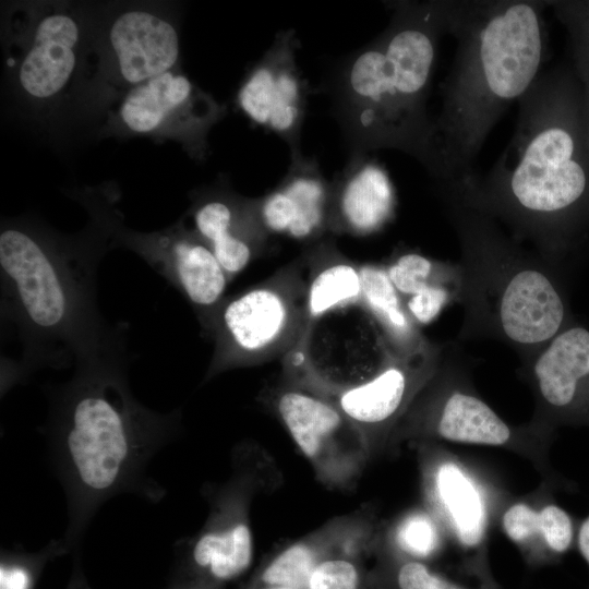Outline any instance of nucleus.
I'll return each mask as SVG.
<instances>
[{
    "label": "nucleus",
    "mask_w": 589,
    "mask_h": 589,
    "mask_svg": "<svg viewBox=\"0 0 589 589\" xmlns=\"http://www.w3.org/2000/svg\"><path fill=\"white\" fill-rule=\"evenodd\" d=\"M444 351L445 346L428 340L407 356L388 352L371 374L348 383L329 382L284 363L286 378L326 399L356 425L373 457L388 445L397 424L437 371Z\"/></svg>",
    "instance_id": "1a4fd4ad"
},
{
    "label": "nucleus",
    "mask_w": 589,
    "mask_h": 589,
    "mask_svg": "<svg viewBox=\"0 0 589 589\" xmlns=\"http://www.w3.org/2000/svg\"><path fill=\"white\" fill-rule=\"evenodd\" d=\"M555 16L565 26L570 44L572 62L580 79L584 93V112L589 145V31L570 0L550 1Z\"/></svg>",
    "instance_id": "c85d7f7f"
},
{
    "label": "nucleus",
    "mask_w": 589,
    "mask_h": 589,
    "mask_svg": "<svg viewBox=\"0 0 589 589\" xmlns=\"http://www.w3.org/2000/svg\"><path fill=\"white\" fill-rule=\"evenodd\" d=\"M549 1H448L447 34L457 43L419 163L438 192L470 185L494 124L540 75Z\"/></svg>",
    "instance_id": "f03ea898"
},
{
    "label": "nucleus",
    "mask_w": 589,
    "mask_h": 589,
    "mask_svg": "<svg viewBox=\"0 0 589 589\" xmlns=\"http://www.w3.org/2000/svg\"><path fill=\"white\" fill-rule=\"evenodd\" d=\"M1 589H27L29 576L22 567H1Z\"/></svg>",
    "instance_id": "2f4dec72"
},
{
    "label": "nucleus",
    "mask_w": 589,
    "mask_h": 589,
    "mask_svg": "<svg viewBox=\"0 0 589 589\" xmlns=\"http://www.w3.org/2000/svg\"><path fill=\"white\" fill-rule=\"evenodd\" d=\"M330 183L318 163L301 155L290 158L284 179L259 199V215L269 235L313 241L328 231Z\"/></svg>",
    "instance_id": "f3484780"
},
{
    "label": "nucleus",
    "mask_w": 589,
    "mask_h": 589,
    "mask_svg": "<svg viewBox=\"0 0 589 589\" xmlns=\"http://www.w3.org/2000/svg\"><path fill=\"white\" fill-rule=\"evenodd\" d=\"M193 230L209 245L231 280L266 248L269 233L259 215V199L242 197L226 187L194 197Z\"/></svg>",
    "instance_id": "dca6fc26"
},
{
    "label": "nucleus",
    "mask_w": 589,
    "mask_h": 589,
    "mask_svg": "<svg viewBox=\"0 0 589 589\" xmlns=\"http://www.w3.org/2000/svg\"><path fill=\"white\" fill-rule=\"evenodd\" d=\"M224 111L185 75L172 70L131 88L120 105L119 119L135 134L156 133L170 120L180 121L199 156L208 129Z\"/></svg>",
    "instance_id": "4468645a"
},
{
    "label": "nucleus",
    "mask_w": 589,
    "mask_h": 589,
    "mask_svg": "<svg viewBox=\"0 0 589 589\" xmlns=\"http://www.w3.org/2000/svg\"><path fill=\"white\" fill-rule=\"evenodd\" d=\"M460 244L458 339L493 338L522 364L574 323L560 263L522 248L494 217L464 200L441 196Z\"/></svg>",
    "instance_id": "39448f33"
},
{
    "label": "nucleus",
    "mask_w": 589,
    "mask_h": 589,
    "mask_svg": "<svg viewBox=\"0 0 589 589\" xmlns=\"http://www.w3.org/2000/svg\"><path fill=\"white\" fill-rule=\"evenodd\" d=\"M389 7L388 26L339 63L328 91L351 154L393 148L419 161L432 123L426 101L448 1Z\"/></svg>",
    "instance_id": "20e7f679"
},
{
    "label": "nucleus",
    "mask_w": 589,
    "mask_h": 589,
    "mask_svg": "<svg viewBox=\"0 0 589 589\" xmlns=\"http://www.w3.org/2000/svg\"><path fill=\"white\" fill-rule=\"evenodd\" d=\"M506 537L532 557L566 552L574 541V525L566 510L554 503L516 501L501 516Z\"/></svg>",
    "instance_id": "393cba45"
},
{
    "label": "nucleus",
    "mask_w": 589,
    "mask_h": 589,
    "mask_svg": "<svg viewBox=\"0 0 589 589\" xmlns=\"http://www.w3.org/2000/svg\"><path fill=\"white\" fill-rule=\"evenodd\" d=\"M453 354L444 351L437 371L397 424L388 445L416 440L493 446L544 467L551 432L530 421L513 425L502 419L474 390L466 368Z\"/></svg>",
    "instance_id": "6e6552de"
},
{
    "label": "nucleus",
    "mask_w": 589,
    "mask_h": 589,
    "mask_svg": "<svg viewBox=\"0 0 589 589\" xmlns=\"http://www.w3.org/2000/svg\"><path fill=\"white\" fill-rule=\"evenodd\" d=\"M570 2L589 31V0H570Z\"/></svg>",
    "instance_id": "72a5a7b5"
},
{
    "label": "nucleus",
    "mask_w": 589,
    "mask_h": 589,
    "mask_svg": "<svg viewBox=\"0 0 589 589\" xmlns=\"http://www.w3.org/2000/svg\"><path fill=\"white\" fill-rule=\"evenodd\" d=\"M443 527L424 509H412L400 516L387 532V549L395 560L424 562L443 545Z\"/></svg>",
    "instance_id": "bb28decb"
},
{
    "label": "nucleus",
    "mask_w": 589,
    "mask_h": 589,
    "mask_svg": "<svg viewBox=\"0 0 589 589\" xmlns=\"http://www.w3.org/2000/svg\"><path fill=\"white\" fill-rule=\"evenodd\" d=\"M390 575L396 589H468L414 560H395ZM481 589H496L483 586Z\"/></svg>",
    "instance_id": "c756f323"
},
{
    "label": "nucleus",
    "mask_w": 589,
    "mask_h": 589,
    "mask_svg": "<svg viewBox=\"0 0 589 589\" xmlns=\"http://www.w3.org/2000/svg\"><path fill=\"white\" fill-rule=\"evenodd\" d=\"M83 29L69 12L57 10L35 24L16 72L23 94L37 103L57 98L74 77Z\"/></svg>",
    "instance_id": "6ab92c4d"
},
{
    "label": "nucleus",
    "mask_w": 589,
    "mask_h": 589,
    "mask_svg": "<svg viewBox=\"0 0 589 589\" xmlns=\"http://www.w3.org/2000/svg\"><path fill=\"white\" fill-rule=\"evenodd\" d=\"M108 43L118 77L132 88L175 70L180 57L173 23L144 9L119 14L110 25Z\"/></svg>",
    "instance_id": "aec40b11"
},
{
    "label": "nucleus",
    "mask_w": 589,
    "mask_h": 589,
    "mask_svg": "<svg viewBox=\"0 0 589 589\" xmlns=\"http://www.w3.org/2000/svg\"><path fill=\"white\" fill-rule=\"evenodd\" d=\"M329 183V232L369 236L393 218L394 187L386 170L369 154H351Z\"/></svg>",
    "instance_id": "a211bd4d"
},
{
    "label": "nucleus",
    "mask_w": 589,
    "mask_h": 589,
    "mask_svg": "<svg viewBox=\"0 0 589 589\" xmlns=\"http://www.w3.org/2000/svg\"><path fill=\"white\" fill-rule=\"evenodd\" d=\"M515 132L484 176L452 195L562 264L589 235V145L573 62L540 73L518 100Z\"/></svg>",
    "instance_id": "f257e3e1"
},
{
    "label": "nucleus",
    "mask_w": 589,
    "mask_h": 589,
    "mask_svg": "<svg viewBox=\"0 0 589 589\" xmlns=\"http://www.w3.org/2000/svg\"><path fill=\"white\" fill-rule=\"evenodd\" d=\"M294 29L281 31L243 79L237 105L254 124L280 137L290 158L301 155V132L310 87L297 64Z\"/></svg>",
    "instance_id": "f8f14e48"
},
{
    "label": "nucleus",
    "mask_w": 589,
    "mask_h": 589,
    "mask_svg": "<svg viewBox=\"0 0 589 589\" xmlns=\"http://www.w3.org/2000/svg\"><path fill=\"white\" fill-rule=\"evenodd\" d=\"M378 541L374 538L335 552L312 572L305 589H378L381 582L372 578L363 564L364 554Z\"/></svg>",
    "instance_id": "cd10ccee"
},
{
    "label": "nucleus",
    "mask_w": 589,
    "mask_h": 589,
    "mask_svg": "<svg viewBox=\"0 0 589 589\" xmlns=\"http://www.w3.org/2000/svg\"><path fill=\"white\" fill-rule=\"evenodd\" d=\"M385 267L402 299L435 286H450L460 291L461 275L458 264L408 251L398 254Z\"/></svg>",
    "instance_id": "a878e982"
},
{
    "label": "nucleus",
    "mask_w": 589,
    "mask_h": 589,
    "mask_svg": "<svg viewBox=\"0 0 589 589\" xmlns=\"http://www.w3.org/2000/svg\"><path fill=\"white\" fill-rule=\"evenodd\" d=\"M577 543L580 554L589 565V516L581 522L578 529Z\"/></svg>",
    "instance_id": "473e14b6"
},
{
    "label": "nucleus",
    "mask_w": 589,
    "mask_h": 589,
    "mask_svg": "<svg viewBox=\"0 0 589 589\" xmlns=\"http://www.w3.org/2000/svg\"><path fill=\"white\" fill-rule=\"evenodd\" d=\"M272 405L321 482L342 490L354 485L372 456L362 434L346 416L288 378L274 390Z\"/></svg>",
    "instance_id": "9d476101"
},
{
    "label": "nucleus",
    "mask_w": 589,
    "mask_h": 589,
    "mask_svg": "<svg viewBox=\"0 0 589 589\" xmlns=\"http://www.w3.org/2000/svg\"><path fill=\"white\" fill-rule=\"evenodd\" d=\"M374 538L372 522L363 517L338 518L275 554L263 566L252 588L305 589L312 572L325 557Z\"/></svg>",
    "instance_id": "412c9836"
},
{
    "label": "nucleus",
    "mask_w": 589,
    "mask_h": 589,
    "mask_svg": "<svg viewBox=\"0 0 589 589\" xmlns=\"http://www.w3.org/2000/svg\"><path fill=\"white\" fill-rule=\"evenodd\" d=\"M309 271L305 255L267 280L223 300L202 326L214 341L205 380L285 357L299 345L308 329Z\"/></svg>",
    "instance_id": "0eeeda50"
},
{
    "label": "nucleus",
    "mask_w": 589,
    "mask_h": 589,
    "mask_svg": "<svg viewBox=\"0 0 589 589\" xmlns=\"http://www.w3.org/2000/svg\"><path fill=\"white\" fill-rule=\"evenodd\" d=\"M125 365V350L77 363L53 398L51 435L70 488L85 505L127 488L178 420L133 398Z\"/></svg>",
    "instance_id": "423d86ee"
},
{
    "label": "nucleus",
    "mask_w": 589,
    "mask_h": 589,
    "mask_svg": "<svg viewBox=\"0 0 589 589\" xmlns=\"http://www.w3.org/2000/svg\"><path fill=\"white\" fill-rule=\"evenodd\" d=\"M255 589H294V588H288V587H263V588H255Z\"/></svg>",
    "instance_id": "f704fd0d"
},
{
    "label": "nucleus",
    "mask_w": 589,
    "mask_h": 589,
    "mask_svg": "<svg viewBox=\"0 0 589 589\" xmlns=\"http://www.w3.org/2000/svg\"><path fill=\"white\" fill-rule=\"evenodd\" d=\"M306 257L310 266L306 291L308 333L315 323L329 314L361 306L362 281L360 265L340 254L332 243H318Z\"/></svg>",
    "instance_id": "5701e85b"
},
{
    "label": "nucleus",
    "mask_w": 589,
    "mask_h": 589,
    "mask_svg": "<svg viewBox=\"0 0 589 589\" xmlns=\"http://www.w3.org/2000/svg\"><path fill=\"white\" fill-rule=\"evenodd\" d=\"M536 408L531 423L548 432L589 423V329L573 323L522 364Z\"/></svg>",
    "instance_id": "ddd939ff"
},
{
    "label": "nucleus",
    "mask_w": 589,
    "mask_h": 589,
    "mask_svg": "<svg viewBox=\"0 0 589 589\" xmlns=\"http://www.w3.org/2000/svg\"><path fill=\"white\" fill-rule=\"evenodd\" d=\"M423 445L421 474L429 512L466 549L485 540L490 497L481 481L454 456Z\"/></svg>",
    "instance_id": "2eb2a0df"
},
{
    "label": "nucleus",
    "mask_w": 589,
    "mask_h": 589,
    "mask_svg": "<svg viewBox=\"0 0 589 589\" xmlns=\"http://www.w3.org/2000/svg\"><path fill=\"white\" fill-rule=\"evenodd\" d=\"M221 504L219 513L196 539L192 557L212 578L231 580L248 569L253 556V538L248 501L236 493Z\"/></svg>",
    "instance_id": "4be33fe9"
},
{
    "label": "nucleus",
    "mask_w": 589,
    "mask_h": 589,
    "mask_svg": "<svg viewBox=\"0 0 589 589\" xmlns=\"http://www.w3.org/2000/svg\"><path fill=\"white\" fill-rule=\"evenodd\" d=\"M115 245L140 255L192 305L203 326L225 299L230 281L209 245L183 223L165 230L141 233L105 216Z\"/></svg>",
    "instance_id": "9b49d317"
},
{
    "label": "nucleus",
    "mask_w": 589,
    "mask_h": 589,
    "mask_svg": "<svg viewBox=\"0 0 589 589\" xmlns=\"http://www.w3.org/2000/svg\"><path fill=\"white\" fill-rule=\"evenodd\" d=\"M361 306L371 317L387 349L394 356L419 350L429 339L408 313L404 299L392 284L384 265H360Z\"/></svg>",
    "instance_id": "b1692460"
},
{
    "label": "nucleus",
    "mask_w": 589,
    "mask_h": 589,
    "mask_svg": "<svg viewBox=\"0 0 589 589\" xmlns=\"http://www.w3.org/2000/svg\"><path fill=\"white\" fill-rule=\"evenodd\" d=\"M459 289L450 286H435L404 299L406 309L417 325L433 322L450 303L458 302Z\"/></svg>",
    "instance_id": "7c9ffc66"
},
{
    "label": "nucleus",
    "mask_w": 589,
    "mask_h": 589,
    "mask_svg": "<svg viewBox=\"0 0 589 589\" xmlns=\"http://www.w3.org/2000/svg\"><path fill=\"white\" fill-rule=\"evenodd\" d=\"M104 250L25 224L2 227L1 311L16 328L22 371L125 350L122 330L97 309L96 268Z\"/></svg>",
    "instance_id": "7ed1b4c3"
}]
</instances>
